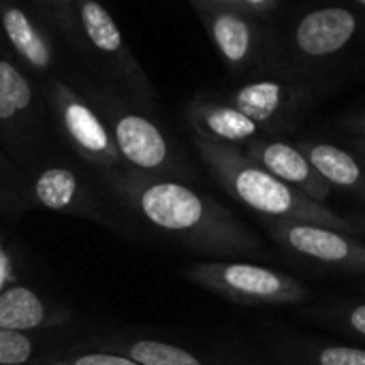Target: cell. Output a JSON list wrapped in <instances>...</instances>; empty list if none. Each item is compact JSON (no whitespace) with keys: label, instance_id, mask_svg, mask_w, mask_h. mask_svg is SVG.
I'll return each mask as SVG.
<instances>
[{"label":"cell","instance_id":"d6986e66","mask_svg":"<svg viewBox=\"0 0 365 365\" xmlns=\"http://www.w3.org/2000/svg\"><path fill=\"white\" fill-rule=\"evenodd\" d=\"M280 357L287 365H365V349L302 340L282 344Z\"/></svg>","mask_w":365,"mask_h":365},{"label":"cell","instance_id":"83f0119b","mask_svg":"<svg viewBox=\"0 0 365 365\" xmlns=\"http://www.w3.org/2000/svg\"><path fill=\"white\" fill-rule=\"evenodd\" d=\"M353 148H355V152H357L361 158H365V141L364 139H353Z\"/></svg>","mask_w":365,"mask_h":365},{"label":"cell","instance_id":"603a6c76","mask_svg":"<svg viewBox=\"0 0 365 365\" xmlns=\"http://www.w3.org/2000/svg\"><path fill=\"white\" fill-rule=\"evenodd\" d=\"M227 4L237 13L265 26H276L278 19L284 15L282 0H227Z\"/></svg>","mask_w":365,"mask_h":365},{"label":"cell","instance_id":"d4e9b609","mask_svg":"<svg viewBox=\"0 0 365 365\" xmlns=\"http://www.w3.org/2000/svg\"><path fill=\"white\" fill-rule=\"evenodd\" d=\"M342 126L355 135V139H364L365 141V111H359V113H353L349 115L346 120H342Z\"/></svg>","mask_w":365,"mask_h":365},{"label":"cell","instance_id":"484cf974","mask_svg":"<svg viewBox=\"0 0 365 365\" xmlns=\"http://www.w3.org/2000/svg\"><path fill=\"white\" fill-rule=\"evenodd\" d=\"M349 222H351V231L353 235L365 240V214H355V216H349Z\"/></svg>","mask_w":365,"mask_h":365},{"label":"cell","instance_id":"e0dca14e","mask_svg":"<svg viewBox=\"0 0 365 365\" xmlns=\"http://www.w3.org/2000/svg\"><path fill=\"white\" fill-rule=\"evenodd\" d=\"M295 145L306 154L331 190L338 188L365 201V158L319 139H304Z\"/></svg>","mask_w":365,"mask_h":365},{"label":"cell","instance_id":"7402d4cb","mask_svg":"<svg viewBox=\"0 0 365 365\" xmlns=\"http://www.w3.org/2000/svg\"><path fill=\"white\" fill-rule=\"evenodd\" d=\"M327 314L334 327L365 340V302H344L340 306L327 308Z\"/></svg>","mask_w":365,"mask_h":365},{"label":"cell","instance_id":"6da1fadb","mask_svg":"<svg viewBox=\"0 0 365 365\" xmlns=\"http://www.w3.org/2000/svg\"><path fill=\"white\" fill-rule=\"evenodd\" d=\"M103 178L130 214L190 252L212 257V261H235L265 252L261 237L244 220L188 184L143 175L126 167L103 171Z\"/></svg>","mask_w":365,"mask_h":365},{"label":"cell","instance_id":"30bf717a","mask_svg":"<svg viewBox=\"0 0 365 365\" xmlns=\"http://www.w3.org/2000/svg\"><path fill=\"white\" fill-rule=\"evenodd\" d=\"M269 240L293 261L321 272L365 274V240L308 222L261 220Z\"/></svg>","mask_w":365,"mask_h":365},{"label":"cell","instance_id":"2e32d148","mask_svg":"<svg viewBox=\"0 0 365 365\" xmlns=\"http://www.w3.org/2000/svg\"><path fill=\"white\" fill-rule=\"evenodd\" d=\"M68 321V312L43 299L34 289L11 284L0 291V329L32 334L47 327H60Z\"/></svg>","mask_w":365,"mask_h":365},{"label":"cell","instance_id":"8fae6325","mask_svg":"<svg viewBox=\"0 0 365 365\" xmlns=\"http://www.w3.org/2000/svg\"><path fill=\"white\" fill-rule=\"evenodd\" d=\"M43 94L56 115L62 139L79 158L101 171L124 167L107 124L90 101L60 79H47Z\"/></svg>","mask_w":365,"mask_h":365},{"label":"cell","instance_id":"4316f807","mask_svg":"<svg viewBox=\"0 0 365 365\" xmlns=\"http://www.w3.org/2000/svg\"><path fill=\"white\" fill-rule=\"evenodd\" d=\"M11 278V267H9V259H6V255H4V250L0 248V287H2V282L4 280H9ZM2 291V289H0Z\"/></svg>","mask_w":365,"mask_h":365},{"label":"cell","instance_id":"3957f363","mask_svg":"<svg viewBox=\"0 0 365 365\" xmlns=\"http://www.w3.org/2000/svg\"><path fill=\"white\" fill-rule=\"evenodd\" d=\"M195 148L216 184L242 207L261 216V220L308 222L353 235L349 218L287 186L255 165L240 148L207 143L201 139H195Z\"/></svg>","mask_w":365,"mask_h":365},{"label":"cell","instance_id":"cb8c5ba5","mask_svg":"<svg viewBox=\"0 0 365 365\" xmlns=\"http://www.w3.org/2000/svg\"><path fill=\"white\" fill-rule=\"evenodd\" d=\"M34 365H139L122 355L113 353H103V351H90V353H75L62 359H51V361H41Z\"/></svg>","mask_w":365,"mask_h":365},{"label":"cell","instance_id":"277c9868","mask_svg":"<svg viewBox=\"0 0 365 365\" xmlns=\"http://www.w3.org/2000/svg\"><path fill=\"white\" fill-rule=\"evenodd\" d=\"M92 101L94 109L107 124L126 169L182 184L195 180L186 156L156 120L130 109L115 94L98 92L94 88Z\"/></svg>","mask_w":365,"mask_h":365},{"label":"cell","instance_id":"ba28073f","mask_svg":"<svg viewBox=\"0 0 365 365\" xmlns=\"http://www.w3.org/2000/svg\"><path fill=\"white\" fill-rule=\"evenodd\" d=\"M0 139L21 165H34L49 145L45 107L28 75L0 49Z\"/></svg>","mask_w":365,"mask_h":365},{"label":"cell","instance_id":"7c38bea8","mask_svg":"<svg viewBox=\"0 0 365 365\" xmlns=\"http://www.w3.org/2000/svg\"><path fill=\"white\" fill-rule=\"evenodd\" d=\"M242 152L287 186L299 190L317 203L327 205L325 201L329 199L331 188L297 145L282 141L280 137H261L248 143Z\"/></svg>","mask_w":365,"mask_h":365},{"label":"cell","instance_id":"5b68a950","mask_svg":"<svg viewBox=\"0 0 365 365\" xmlns=\"http://www.w3.org/2000/svg\"><path fill=\"white\" fill-rule=\"evenodd\" d=\"M49 9L56 13V21L66 32V36L81 51L90 53L105 71L128 88V92L145 107H154L156 90L145 75L143 66L126 45L113 15L94 0L77 2H49Z\"/></svg>","mask_w":365,"mask_h":365},{"label":"cell","instance_id":"9c48e42d","mask_svg":"<svg viewBox=\"0 0 365 365\" xmlns=\"http://www.w3.org/2000/svg\"><path fill=\"white\" fill-rule=\"evenodd\" d=\"M214 94L252 120L265 137H282L297 130L319 101L308 88L284 77L250 79Z\"/></svg>","mask_w":365,"mask_h":365},{"label":"cell","instance_id":"7a4b0ae2","mask_svg":"<svg viewBox=\"0 0 365 365\" xmlns=\"http://www.w3.org/2000/svg\"><path fill=\"white\" fill-rule=\"evenodd\" d=\"M365 41V11L349 6H308L276 24L274 77L291 79L321 96L344 73Z\"/></svg>","mask_w":365,"mask_h":365},{"label":"cell","instance_id":"44dd1931","mask_svg":"<svg viewBox=\"0 0 365 365\" xmlns=\"http://www.w3.org/2000/svg\"><path fill=\"white\" fill-rule=\"evenodd\" d=\"M36 340L30 334L0 329V365H26L34 359Z\"/></svg>","mask_w":365,"mask_h":365},{"label":"cell","instance_id":"52a82bcc","mask_svg":"<svg viewBox=\"0 0 365 365\" xmlns=\"http://www.w3.org/2000/svg\"><path fill=\"white\" fill-rule=\"evenodd\" d=\"M186 278L246 308H284L310 297V289L297 278L248 261H199L186 267Z\"/></svg>","mask_w":365,"mask_h":365},{"label":"cell","instance_id":"8992f818","mask_svg":"<svg viewBox=\"0 0 365 365\" xmlns=\"http://www.w3.org/2000/svg\"><path fill=\"white\" fill-rule=\"evenodd\" d=\"M190 6L229 75L244 81L274 77L276 26H265L237 13L227 0H190Z\"/></svg>","mask_w":365,"mask_h":365},{"label":"cell","instance_id":"5bb4252c","mask_svg":"<svg viewBox=\"0 0 365 365\" xmlns=\"http://www.w3.org/2000/svg\"><path fill=\"white\" fill-rule=\"evenodd\" d=\"M186 120L195 139L244 150L248 143L265 137L263 130L244 113L222 103L214 92H201L186 103Z\"/></svg>","mask_w":365,"mask_h":365},{"label":"cell","instance_id":"ffe728a7","mask_svg":"<svg viewBox=\"0 0 365 365\" xmlns=\"http://www.w3.org/2000/svg\"><path fill=\"white\" fill-rule=\"evenodd\" d=\"M28 188L24 186V178L15 171V165L0 148V207L4 212H19L26 205Z\"/></svg>","mask_w":365,"mask_h":365},{"label":"cell","instance_id":"9a60e30c","mask_svg":"<svg viewBox=\"0 0 365 365\" xmlns=\"http://www.w3.org/2000/svg\"><path fill=\"white\" fill-rule=\"evenodd\" d=\"M0 32L11 51L30 71L49 73L56 66V51L49 32L24 6L0 2Z\"/></svg>","mask_w":365,"mask_h":365},{"label":"cell","instance_id":"4fadbf2b","mask_svg":"<svg viewBox=\"0 0 365 365\" xmlns=\"http://www.w3.org/2000/svg\"><path fill=\"white\" fill-rule=\"evenodd\" d=\"M28 197L38 207L58 214L81 216L98 225H107L109 218L96 199L94 190L68 167L47 165L28 186Z\"/></svg>","mask_w":365,"mask_h":365},{"label":"cell","instance_id":"f1b7e54d","mask_svg":"<svg viewBox=\"0 0 365 365\" xmlns=\"http://www.w3.org/2000/svg\"><path fill=\"white\" fill-rule=\"evenodd\" d=\"M361 289H364V291H365V284H364V287H361Z\"/></svg>","mask_w":365,"mask_h":365},{"label":"cell","instance_id":"ac0fdd59","mask_svg":"<svg viewBox=\"0 0 365 365\" xmlns=\"http://www.w3.org/2000/svg\"><path fill=\"white\" fill-rule=\"evenodd\" d=\"M94 351L122 355L139 365H222L190 353L178 344L154 338H111L94 342Z\"/></svg>","mask_w":365,"mask_h":365}]
</instances>
